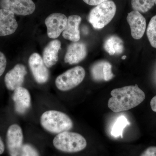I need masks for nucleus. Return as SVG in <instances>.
<instances>
[{"instance_id": "14", "label": "nucleus", "mask_w": 156, "mask_h": 156, "mask_svg": "<svg viewBox=\"0 0 156 156\" xmlns=\"http://www.w3.org/2000/svg\"><path fill=\"white\" fill-rule=\"evenodd\" d=\"M18 24L11 11L0 9V37L10 35L15 32Z\"/></svg>"}, {"instance_id": "8", "label": "nucleus", "mask_w": 156, "mask_h": 156, "mask_svg": "<svg viewBox=\"0 0 156 156\" xmlns=\"http://www.w3.org/2000/svg\"><path fill=\"white\" fill-rule=\"evenodd\" d=\"M6 137L10 156H19L23 142V134L21 127L17 124L11 125L7 131Z\"/></svg>"}, {"instance_id": "25", "label": "nucleus", "mask_w": 156, "mask_h": 156, "mask_svg": "<svg viewBox=\"0 0 156 156\" xmlns=\"http://www.w3.org/2000/svg\"><path fill=\"white\" fill-rule=\"evenodd\" d=\"M140 156H156V147L152 146L147 148Z\"/></svg>"}, {"instance_id": "5", "label": "nucleus", "mask_w": 156, "mask_h": 156, "mask_svg": "<svg viewBox=\"0 0 156 156\" xmlns=\"http://www.w3.org/2000/svg\"><path fill=\"white\" fill-rule=\"evenodd\" d=\"M85 75L86 72L83 68L76 66L58 76L55 80V84L60 91H69L80 85L83 80Z\"/></svg>"}, {"instance_id": "17", "label": "nucleus", "mask_w": 156, "mask_h": 156, "mask_svg": "<svg viewBox=\"0 0 156 156\" xmlns=\"http://www.w3.org/2000/svg\"><path fill=\"white\" fill-rule=\"evenodd\" d=\"M105 50L111 56L115 53L121 54L124 50L122 41L119 37L112 36L107 39L104 45Z\"/></svg>"}, {"instance_id": "7", "label": "nucleus", "mask_w": 156, "mask_h": 156, "mask_svg": "<svg viewBox=\"0 0 156 156\" xmlns=\"http://www.w3.org/2000/svg\"><path fill=\"white\" fill-rule=\"evenodd\" d=\"M29 66L35 80L39 84L48 82L50 77L49 71L43 58L38 53H33L30 56Z\"/></svg>"}, {"instance_id": "13", "label": "nucleus", "mask_w": 156, "mask_h": 156, "mask_svg": "<svg viewBox=\"0 0 156 156\" xmlns=\"http://www.w3.org/2000/svg\"><path fill=\"white\" fill-rule=\"evenodd\" d=\"M12 99L14 103L15 111L19 114H24L30 108V93L25 88L20 87L14 90Z\"/></svg>"}, {"instance_id": "21", "label": "nucleus", "mask_w": 156, "mask_h": 156, "mask_svg": "<svg viewBox=\"0 0 156 156\" xmlns=\"http://www.w3.org/2000/svg\"><path fill=\"white\" fill-rule=\"evenodd\" d=\"M105 61L96 62L92 66L91 69L92 78L96 81H105L104 64Z\"/></svg>"}, {"instance_id": "23", "label": "nucleus", "mask_w": 156, "mask_h": 156, "mask_svg": "<svg viewBox=\"0 0 156 156\" xmlns=\"http://www.w3.org/2000/svg\"><path fill=\"white\" fill-rule=\"evenodd\" d=\"M112 68L111 64L109 62L105 61L104 67L105 81L110 80L114 77V75L112 72Z\"/></svg>"}, {"instance_id": "9", "label": "nucleus", "mask_w": 156, "mask_h": 156, "mask_svg": "<svg viewBox=\"0 0 156 156\" xmlns=\"http://www.w3.org/2000/svg\"><path fill=\"white\" fill-rule=\"evenodd\" d=\"M67 21V17L61 13H53L48 16L45 20L48 37L52 39L58 38L64 30Z\"/></svg>"}, {"instance_id": "12", "label": "nucleus", "mask_w": 156, "mask_h": 156, "mask_svg": "<svg viewBox=\"0 0 156 156\" xmlns=\"http://www.w3.org/2000/svg\"><path fill=\"white\" fill-rule=\"evenodd\" d=\"M87 49L86 45L81 42H73L68 47L64 57L66 63L77 64L86 58Z\"/></svg>"}, {"instance_id": "20", "label": "nucleus", "mask_w": 156, "mask_h": 156, "mask_svg": "<svg viewBox=\"0 0 156 156\" xmlns=\"http://www.w3.org/2000/svg\"><path fill=\"white\" fill-rule=\"evenodd\" d=\"M147 34L152 47L156 49V15L152 17L148 25Z\"/></svg>"}, {"instance_id": "30", "label": "nucleus", "mask_w": 156, "mask_h": 156, "mask_svg": "<svg viewBox=\"0 0 156 156\" xmlns=\"http://www.w3.org/2000/svg\"><path fill=\"white\" fill-rule=\"evenodd\" d=\"M154 1L155 4L156 5V0H154Z\"/></svg>"}, {"instance_id": "18", "label": "nucleus", "mask_w": 156, "mask_h": 156, "mask_svg": "<svg viewBox=\"0 0 156 156\" xmlns=\"http://www.w3.org/2000/svg\"><path fill=\"white\" fill-rule=\"evenodd\" d=\"M154 0H131V6L134 11L145 13L154 5Z\"/></svg>"}, {"instance_id": "28", "label": "nucleus", "mask_w": 156, "mask_h": 156, "mask_svg": "<svg viewBox=\"0 0 156 156\" xmlns=\"http://www.w3.org/2000/svg\"><path fill=\"white\" fill-rule=\"evenodd\" d=\"M5 150V145L3 143L1 136H0V155L2 154L4 152Z\"/></svg>"}, {"instance_id": "11", "label": "nucleus", "mask_w": 156, "mask_h": 156, "mask_svg": "<svg viewBox=\"0 0 156 156\" xmlns=\"http://www.w3.org/2000/svg\"><path fill=\"white\" fill-rule=\"evenodd\" d=\"M127 20L130 27L131 36L135 40L142 37L146 29L145 18L141 13L133 11L128 13Z\"/></svg>"}, {"instance_id": "24", "label": "nucleus", "mask_w": 156, "mask_h": 156, "mask_svg": "<svg viewBox=\"0 0 156 156\" xmlns=\"http://www.w3.org/2000/svg\"><path fill=\"white\" fill-rule=\"evenodd\" d=\"M7 65V59L4 53L0 51V77L2 75Z\"/></svg>"}, {"instance_id": "4", "label": "nucleus", "mask_w": 156, "mask_h": 156, "mask_svg": "<svg viewBox=\"0 0 156 156\" xmlns=\"http://www.w3.org/2000/svg\"><path fill=\"white\" fill-rule=\"evenodd\" d=\"M116 11L115 3L113 1H108L93 8L89 13L88 20L94 28L100 29L111 22Z\"/></svg>"}, {"instance_id": "22", "label": "nucleus", "mask_w": 156, "mask_h": 156, "mask_svg": "<svg viewBox=\"0 0 156 156\" xmlns=\"http://www.w3.org/2000/svg\"><path fill=\"white\" fill-rule=\"evenodd\" d=\"M19 156H40L38 151L33 146L29 144L23 145Z\"/></svg>"}, {"instance_id": "10", "label": "nucleus", "mask_w": 156, "mask_h": 156, "mask_svg": "<svg viewBox=\"0 0 156 156\" xmlns=\"http://www.w3.org/2000/svg\"><path fill=\"white\" fill-rule=\"evenodd\" d=\"M27 73L26 68L23 65H16L5 76V83L6 88L11 91H14L17 88L22 87Z\"/></svg>"}, {"instance_id": "19", "label": "nucleus", "mask_w": 156, "mask_h": 156, "mask_svg": "<svg viewBox=\"0 0 156 156\" xmlns=\"http://www.w3.org/2000/svg\"><path fill=\"white\" fill-rule=\"evenodd\" d=\"M130 125V123L124 116H121L118 118L112 128L111 134L115 137H122L123 130L126 126Z\"/></svg>"}, {"instance_id": "6", "label": "nucleus", "mask_w": 156, "mask_h": 156, "mask_svg": "<svg viewBox=\"0 0 156 156\" xmlns=\"http://www.w3.org/2000/svg\"><path fill=\"white\" fill-rule=\"evenodd\" d=\"M0 9L9 10L16 15L27 16L34 13L36 6L32 0H0Z\"/></svg>"}, {"instance_id": "27", "label": "nucleus", "mask_w": 156, "mask_h": 156, "mask_svg": "<svg viewBox=\"0 0 156 156\" xmlns=\"http://www.w3.org/2000/svg\"><path fill=\"white\" fill-rule=\"evenodd\" d=\"M150 105L153 111L156 112V95L154 96L151 100Z\"/></svg>"}, {"instance_id": "1", "label": "nucleus", "mask_w": 156, "mask_h": 156, "mask_svg": "<svg viewBox=\"0 0 156 156\" xmlns=\"http://www.w3.org/2000/svg\"><path fill=\"white\" fill-rule=\"evenodd\" d=\"M108 106L114 112L126 111L138 106L145 98L144 92L137 85L112 90Z\"/></svg>"}, {"instance_id": "16", "label": "nucleus", "mask_w": 156, "mask_h": 156, "mask_svg": "<svg viewBox=\"0 0 156 156\" xmlns=\"http://www.w3.org/2000/svg\"><path fill=\"white\" fill-rule=\"evenodd\" d=\"M61 42L58 40L51 41L43 51V60L47 67L50 68L57 63L58 53L61 48Z\"/></svg>"}, {"instance_id": "3", "label": "nucleus", "mask_w": 156, "mask_h": 156, "mask_svg": "<svg viewBox=\"0 0 156 156\" xmlns=\"http://www.w3.org/2000/svg\"><path fill=\"white\" fill-rule=\"evenodd\" d=\"M53 144L61 151L76 153L84 150L87 147V142L81 134L66 131L57 134L53 139Z\"/></svg>"}, {"instance_id": "15", "label": "nucleus", "mask_w": 156, "mask_h": 156, "mask_svg": "<svg viewBox=\"0 0 156 156\" xmlns=\"http://www.w3.org/2000/svg\"><path fill=\"white\" fill-rule=\"evenodd\" d=\"M81 20L82 18L79 15H71L68 17L65 28L62 34L64 39L73 42L80 41V33L79 26Z\"/></svg>"}, {"instance_id": "2", "label": "nucleus", "mask_w": 156, "mask_h": 156, "mask_svg": "<svg viewBox=\"0 0 156 156\" xmlns=\"http://www.w3.org/2000/svg\"><path fill=\"white\" fill-rule=\"evenodd\" d=\"M40 122L45 130L53 134L69 131L73 126L72 120L67 115L56 110L44 112L41 117Z\"/></svg>"}, {"instance_id": "29", "label": "nucleus", "mask_w": 156, "mask_h": 156, "mask_svg": "<svg viewBox=\"0 0 156 156\" xmlns=\"http://www.w3.org/2000/svg\"><path fill=\"white\" fill-rule=\"evenodd\" d=\"M126 58V56H123L122 57V59H125Z\"/></svg>"}, {"instance_id": "26", "label": "nucleus", "mask_w": 156, "mask_h": 156, "mask_svg": "<svg viewBox=\"0 0 156 156\" xmlns=\"http://www.w3.org/2000/svg\"><path fill=\"white\" fill-rule=\"evenodd\" d=\"M85 3L90 5H98L99 4L107 2L109 0H83Z\"/></svg>"}]
</instances>
